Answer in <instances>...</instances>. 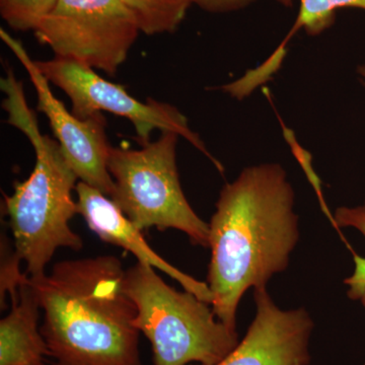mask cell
<instances>
[{"mask_svg":"<svg viewBox=\"0 0 365 365\" xmlns=\"http://www.w3.org/2000/svg\"><path fill=\"white\" fill-rule=\"evenodd\" d=\"M179 134L162 132L139 150L110 148L108 170L114 182L111 199L141 232L180 230L197 246L209 247V223L196 215L180 182Z\"/></svg>","mask_w":365,"mask_h":365,"instance_id":"obj_5","label":"cell"},{"mask_svg":"<svg viewBox=\"0 0 365 365\" xmlns=\"http://www.w3.org/2000/svg\"><path fill=\"white\" fill-rule=\"evenodd\" d=\"M365 365V364H364Z\"/></svg>","mask_w":365,"mask_h":365,"instance_id":"obj_21","label":"cell"},{"mask_svg":"<svg viewBox=\"0 0 365 365\" xmlns=\"http://www.w3.org/2000/svg\"><path fill=\"white\" fill-rule=\"evenodd\" d=\"M4 254L0 292L1 300L9 295L11 309L0 322V365L44 364L49 351L41 333L37 292L31 278L21 273L16 252Z\"/></svg>","mask_w":365,"mask_h":365,"instance_id":"obj_10","label":"cell"},{"mask_svg":"<svg viewBox=\"0 0 365 365\" xmlns=\"http://www.w3.org/2000/svg\"><path fill=\"white\" fill-rule=\"evenodd\" d=\"M333 225L336 228L355 227L365 237V202L359 207H340L333 215Z\"/></svg>","mask_w":365,"mask_h":365,"instance_id":"obj_15","label":"cell"},{"mask_svg":"<svg viewBox=\"0 0 365 365\" xmlns=\"http://www.w3.org/2000/svg\"><path fill=\"white\" fill-rule=\"evenodd\" d=\"M34 33L55 57L115 76L140 29L121 0H58Z\"/></svg>","mask_w":365,"mask_h":365,"instance_id":"obj_6","label":"cell"},{"mask_svg":"<svg viewBox=\"0 0 365 365\" xmlns=\"http://www.w3.org/2000/svg\"><path fill=\"white\" fill-rule=\"evenodd\" d=\"M36 64L50 83L68 96L71 112L76 116L88 119L107 112L125 118L133 125L137 141L141 146L150 143L151 134L155 130L175 132L223 172L222 165L209 153L200 136L190 128L186 116L174 106L153 98L140 102L123 86L103 78L95 69L72 60L54 57L46 61H36Z\"/></svg>","mask_w":365,"mask_h":365,"instance_id":"obj_7","label":"cell"},{"mask_svg":"<svg viewBox=\"0 0 365 365\" xmlns=\"http://www.w3.org/2000/svg\"><path fill=\"white\" fill-rule=\"evenodd\" d=\"M76 193L78 215L83 216L91 232L102 241L127 250L140 263L148 264L162 271L178 281L184 290L195 294L203 302L212 304V294L207 283L182 272L151 249L141 230L129 220L109 196L81 181L76 185Z\"/></svg>","mask_w":365,"mask_h":365,"instance_id":"obj_11","label":"cell"},{"mask_svg":"<svg viewBox=\"0 0 365 365\" xmlns=\"http://www.w3.org/2000/svg\"><path fill=\"white\" fill-rule=\"evenodd\" d=\"M256 316L246 335L215 365H309L314 321L307 309L282 311L266 287L255 288Z\"/></svg>","mask_w":365,"mask_h":365,"instance_id":"obj_9","label":"cell"},{"mask_svg":"<svg viewBox=\"0 0 365 365\" xmlns=\"http://www.w3.org/2000/svg\"><path fill=\"white\" fill-rule=\"evenodd\" d=\"M0 37L26 69L37 93V110L47 117L55 139L79 181L100 190L111 198L114 182L108 170L111 145L106 135L104 115L101 113L88 119H81L69 112L66 105L55 97L51 83L38 68L21 42L4 29H0Z\"/></svg>","mask_w":365,"mask_h":365,"instance_id":"obj_8","label":"cell"},{"mask_svg":"<svg viewBox=\"0 0 365 365\" xmlns=\"http://www.w3.org/2000/svg\"><path fill=\"white\" fill-rule=\"evenodd\" d=\"M135 16L145 35L174 33L186 16L192 0H121Z\"/></svg>","mask_w":365,"mask_h":365,"instance_id":"obj_13","label":"cell"},{"mask_svg":"<svg viewBox=\"0 0 365 365\" xmlns=\"http://www.w3.org/2000/svg\"><path fill=\"white\" fill-rule=\"evenodd\" d=\"M0 88L6 96L2 107L9 115L7 123L23 132L35 150L30 176L16 182L11 195L4 197L14 252L25 262L26 275L40 278L57 250L83 249V240L69 225L78 215L72 193L79 180L56 139L41 132L36 113L26 102L23 83L13 71L1 78Z\"/></svg>","mask_w":365,"mask_h":365,"instance_id":"obj_3","label":"cell"},{"mask_svg":"<svg viewBox=\"0 0 365 365\" xmlns=\"http://www.w3.org/2000/svg\"><path fill=\"white\" fill-rule=\"evenodd\" d=\"M124 273L119 258L98 256L58 262L49 274L31 278L55 365H143Z\"/></svg>","mask_w":365,"mask_h":365,"instance_id":"obj_2","label":"cell"},{"mask_svg":"<svg viewBox=\"0 0 365 365\" xmlns=\"http://www.w3.org/2000/svg\"><path fill=\"white\" fill-rule=\"evenodd\" d=\"M41 365H46V364H41Z\"/></svg>","mask_w":365,"mask_h":365,"instance_id":"obj_20","label":"cell"},{"mask_svg":"<svg viewBox=\"0 0 365 365\" xmlns=\"http://www.w3.org/2000/svg\"><path fill=\"white\" fill-rule=\"evenodd\" d=\"M361 302H362V304H364V306L365 307V294H364V297H362V299H361Z\"/></svg>","mask_w":365,"mask_h":365,"instance_id":"obj_19","label":"cell"},{"mask_svg":"<svg viewBox=\"0 0 365 365\" xmlns=\"http://www.w3.org/2000/svg\"><path fill=\"white\" fill-rule=\"evenodd\" d=\"M125 294L135 304V327L153 348L155 365H215L240 343L212 307L195 294L178 292L153 266L137 262L124 273Z\"/></svg>","mask_w":365,"mask_h":365,"instance_id":"obj_4","label":"cell"},{"mask_svg":"<svg viewBox=\"0 0 365 365\" xmlns=\"http://www.w3.org/2000/svg\"><path fill=\"white\" fill-rule=\"evenodd\" d=\"M257 0H192L193 4L211 14H227L246 9Z\"/></svg>","mask_w":365,"mask_h":365,"instance_id":"obj_16","label":"cell"},{"mask_svg":"<svg viewBox=\"0 0 365 365\" xmlns=\"http://www.w3.org/2000/svg\"><path fill=\"white\" fill-rule=\"evenodd\" d=\"M285 6H292V0H277ZM364 9L365 0H300L299 16L287 37L265 62L246 72V81L253 88H259L272 78L279 71L287 55V45L292 36L304 29L309 36L325 32L335 21L336 11L340 9Z\"/></svg>","mask_w":365,"mask_h":365,"instance_id":"obj_12","label":"cell"},{"mask_svg":"<svg viewBox=\"0 0 365 365\" xmlns=\"http://www.w3.org/2000/svg\"><path fill=\"white\" fill-rule=\"evenodd\" d=\"M355 269L351 277L345 279L346 284L349 285L348 297L353 300H361L365 294V258L352 251Z\"/></svg>","mask_w":365,"mask_h":365,"instance_id":"obj_17","label":"cell"},{"mask_svg":"<svg viewBox=\"0 0 365 365\" xmlns=\"http://www.w3.org/2000/svg\"><path fill=\"white\" fill-rule=\"evenodd\" d=\"M294 207V190L279 163L246 168L220 192L209 222L207 284L213 313L232 330L247 290L287 270L299 240Z\"/></svg>","mask_w":365,"mask_h":365,"instance_id":"obj_1","label":"cell"},{"mask_svg":"<svg viewBox=\"0 0 365 365\" xmlns=\"http://www.w3.org/2000/svg\"><path fill=\"white\" fill-rule=\"evenodd\" d=\"M357 72L360 76V81H361L362 85L365 86V66H360L359 68H357Z\"/></svg>","mask_w":365,"mask_h":365,"instance_id":"obj_18","label":"cell"},{"mask_svg":"<svg viewBox=\"0 0 365 365\" xmlns=\"http://www.w3.org/2000/svg\"><path fill=\"white\" fill-rule=\"evenodd\" d=\"M58 0H0V14L19 32L35 31Z\"/></svg>","mask_w":365,"mask_h":365,"instance_id":"obj_14","label":"cell"}]
</instances>
